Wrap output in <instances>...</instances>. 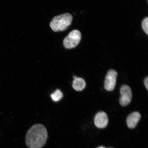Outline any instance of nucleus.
I'll list each match as a JSON object with an SVG mask.
<instances>
[{
  "instance_id": "nucleus-6",
  "label": "nucleus",
  "mask_w": 148,
  "mask_h": 148,
  "mask_svg": "<svg viewBox=\"0 0 148 148\" xmlns=\"http://www.w3.org/2000/svg\"><path fill=\"white\" fill-rule=\"evenodd\" d=\"M108 116L106 113L103 112H98L94 118V124L98 128H105L108 125Z\"/></svg>"
},
{
  "instance_id": "nucleus-5",
  "label": "nucleus",
  "mask_w": 148,
  "mask_h": 148,
  "mask_svg": "<svg viewBox=\"0 0 148 148\" xmlns=\"http://www.w3.org/2000/svg\"><path fill=\"white\" fill-rule=\"evenodd\" d=\"M121 97L120 103L123 106H127L130 103L132 99V92L130 87L126 85H123L120 88Z\"/></svg>"
},
{
  "instance_id": "nucleus-3",
  "label": "nucleus",
  "mask_w": 148,
  "mask_h": 148,
  "mask_svg": "<svg viewBox=\"0 0 148 148\" xmlns=\"http://www.w3.org/2000/svg\"><path fill=\"white\" fill-rule=\"evenodd\" d=\"M81 35L78 30L75 29L71 31L63 40L64 47L67 49L75 48L80 42Z\"/></svg>"
},
{
  "instance_id": "nucleus-9",
  "label": "nucleus",
  "mask_w": 148,
  "mask_h": 148,
  "mask_svg": "<svg viewBox=\"0 0 148 148\" xmlns=\"http://www.w3.org/2000/svg\"><path fill=\"white\" fill-rule=\"evenodd\" d=\"M63 94L60 90H57L51 95V99L53 101H60L63 97Z\"/></svg>"
},
{
  "instance_id": "nucleus-1",
  "label": "nucleus",
  "mask_w": 148,
  "mask_h": 148,
  "mask_svg": "<svg viewBox=\"0 0 148 148\" xmlns=\"http://www.w3.org/2000/svg\"><path fill=\"white\" fill-rule=\"evenodd\" d=\"M48 133L44 125L36 124L31 127L25 136L26 144L29 148H41L47 141Z\"/></svg>"
},
{
  "instance_id": "nucleus-12",
  "label": "nucleus",
  "mask_w": 148,
  "mask_h": 148,
  "mask_svg": "<svg viewBox=\"0 0 148 148\" xmlns=\"http://www.w3.org/2000/svg\"><path fill=\"white\" fill-rule=\"evenodd\" d=\"M97 148H107L105 147H102V146H101V147H100Z\"/></svg>"
},
{
  "instance_id": "nucleus-4",
  "label": "nucleus",
  "mask_w": 148,
  "mask_h": 148,
  "mask_svg": "<svg viewBox=\"0 0 148 148\" xmlns=\"http://www.w3.org/2000/svg\"><path fill=\"white\" fill-rule=\"evenodd\" d=\"M117 75V72L115 70H109L105 77L104 82V88L107 91H112L114 89Z\"/></svg>"
},
{
  "instance_id": "nucleus-8",
  "label": "nucleus",
  "mask_w": 148,
  "mask_h": 148,
  "mask_svg": "<svg viewBox=\"0 0 148 148\" xmlns=\"http://www.w3.org/2000/svg\"><path fill=\"white\" fill-rule=\"evenodd\" d=\"M86 83L84 79L81 77H77L74 79L73 83V88L77 91L82 90L86 87Z\"/></svg>"
},
{
  "instance_id": "nucleus-10",
  "label": "nucleus",
  "mask_w": 148,
  "mask_h": 148,
  "mask_svg": "<svg viewBox=\"0 0 148 148\" xmlns=\"http://www.w3.org/2000/svg\"><path fill=\"white\" fill-rule=\"evenodd\" d=\"M142 26L144 32L147 35L148 34V18H144L142 22Z\"/></svg>"
},
{
  "instance_id": "nucleus-7",
  "label": "nucleus",
  "mask_w": 148,
  "mask_h": 148,
  "mask_svg": "<svg viewBox=\"0 0 148 148\" xmlns=\"http://www.w3.org/2000/svg\"><path fill=\"white\" fill-rule=\"evenodd\" d=\"M141 118V115L138 112L132 113L128 116L127 119V126L130 129H134L136 127Z\"/></svg>"
},
{
  "instance_id": "nucleus-11",
  "label": "nucleus",
  "mask_w": 148,
  "mask_h": 148,
  "mask_svg": "<svg viewBox=\"0 0 148 148\" xmlns=\"http://www.w3.org/2000/svg\"><path fill=\"white\" fill-rule=\"evenodd\" d=\"M144 84L145 85V87L147 88V90H148V77H147L144 79Z\"/></svg>"
},
{
  "instance_id": "nucleus-13",
  "label": "nucleus",
  "mask_w": 148,
  "mask_h": 148,
  "mask_svg": "<svg viewBox=\"0 0 148 148\" xmlns=\"http://www.w3.org/2000/svg\"><path fill=\"white\" fill-rule=\"evenodd\" d=\"M114 148L112 147H108V148Z\"/></svg>"
},
{
  "instance_id": "nucleus-2",
  "label": "nucleus",
  "mask_w": 148,
  "mask_h": 148,
  "mask_svg": "<svg viewBox=\"0 0 148 148\" xmlns=\"http://www.w3.org/2000/svg\"><path fill=\"white\" fill-rule=\"evenodd\" d=\"M73 16L69 13H65L55 16L51 22L50 26L55 32L65 30L71 25Z\"/></svg>"
}]
</instances>
